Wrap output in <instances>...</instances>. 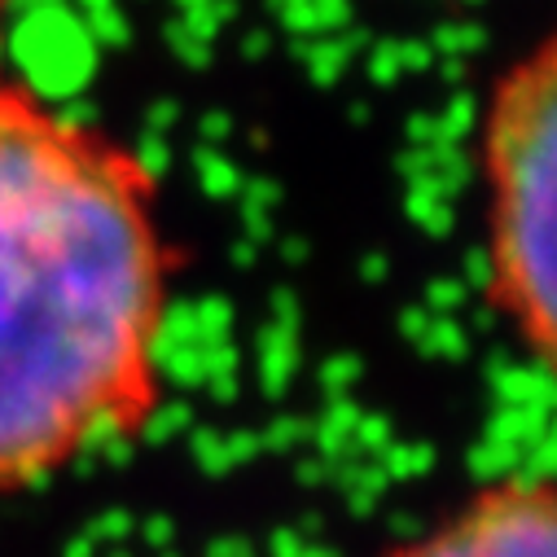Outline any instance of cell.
Instances as JSON below:
<instances>
[{
    "instance_id": "6da1fadb",
    "label": "cell",
    "mask_w": 557,
    "mask_h": 557,
    "mask_svg": "<svg viewBox=\"0 0 557 557\" xmlns=\"http://www.w3.org/2000/svg\"><path fill=\"white\" fill-rule=\"evenodd\" d=\"M168 290L141 154L0 75V487L150 422Z\"/></svg>"
},
{
    "instance_id": "7a4b0ae2",
    "label": "cell",
    "mask_w": 557,
    "mask_h": 557,
    "mask_svg": "<svg viewBox=\"0 0 557 557\" xmlns=\"http://www.w3.org/2000/svg\"><path fill=\"white\" fill-rule=\"evenodd\" d=\"M483 255L487 299L544 369L557 347L553 308V176H557V45L535 40L513 58L483 106Z\"/></svg>"
},
{
    "instance_id": "3957f363",
    "label": "cell",
    "mask_w": 557,
    "mask_h": 557,
    "mask_svg": "<svg viewBox=\"0 0 557 557\" xmlns=\"http://www.w3.org/2000/svg\"><path fill=\"white\" fill-rule=\"evenodd\" d=\"M391 557H557L553 483L527 474L487 483L448 522Z\"/></svg>"
},
{
    "instance_id": "277c9868",
    "label": "cell",
    "mask_w": 557,
    "mask_h": 557,
    "mask_svg": "<svg viewBox=\"0 0 557 557\" xmlns=\"http://www.w3.org/2000/svg\"><path fill=\"white\" fill-rule=\"evenodd\" d=\"M10 5H14V0H0V23H5V14H10Z\"/></svg>"
}]
</instances>
